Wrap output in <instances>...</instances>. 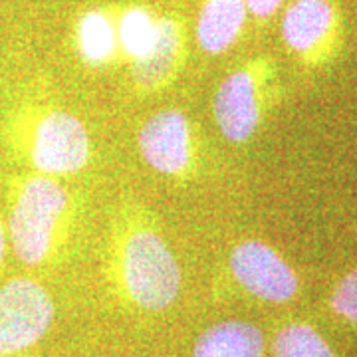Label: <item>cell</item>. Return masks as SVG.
<instances>
[{
  "label": "cell",
  "instance_id": "1",
  "mask_svg": "<svg viewBox=\"0 0 357 357\" xmlns=\"http://www.w3.org/2000/svg\"><path fill=\"white\" fill-rule=\"evenodd\" d=\"M105 280L117 302L139 314H161L183 292V270L151 206L123 197L109 217Z\"/></svg>",
  "mask_w": 357,
  "mask_h": 357
},
{
  "label": "cell",
  "instance_id": "2",
  "mask_svg": "<svg viewBox=\"0 0 357 357\" xmlns=\"http://www.w3.org/2000/svg\"><path fill=\"white\" fill-rule=\"evenodd\" d=\"M77 229V199L62 178L24 175L13 181L8 241L14 256L30 268L66 258Z\"/></svg>",
  "mask_w": 357,
  "mask_h": 357
},
{
  "label": "cell",
  "instance_id": "3",
  "mask_svg": "<svg viewBox=\"0 0 357 357\" xmlns=\"http://www.w3.org/2000/svg\"><path fill=\"white\" fill-rule=\"evenodd\" d=\"M10 141L34 173L56 178L82 173L93 155L88 126L56 105L30 103L18 109L10 121Z\"/></svg>",
  "mask_w": 357,
  "mask_h": 357
},
{
  "label": "cell",
  "instance_id": "4",
  "mask_svg": "<svg viewBox=\"0 0 357 357\" xmlns=\"http://www.w3.org/2000/svg\"><path fill=\"white\" fill-rule=\"evenodd\" d=\"M278 62L255 54L220 79L213 98L217 129L232 145H246L258 135L270 112L282 100Z\"/></svg>",
  "mask_w": 357,
  "mask_h": 357
},
{
  "label": "cell",
  "instance_id": "5",
  "mask_svg": "<svg viewBox=\"0 0 357 357\" xmlns=\"http://www.w3.org/2000/svg\"><path fill=\"white\" fill-rule=\"evenodd\" d=\"M137 151L157 175L187 185L201 177L204 143L199 123L175 107L149 115L137 131Z\"/></svg>",
  "mask_w": 357,
  "mask_h": 357
},
{
  "label": "cell",
  "instance_id": "6",
  "mask_svg": "<svg viewBox=\"0 0 357 357\" xmlns=\"http://www.w3.org/2000/svg\"><path fill=\"white\" fill-rule=\"evenodd\" d=\"M280 34L302 70H328L345 50L344 8L337 0H292L282 14Z\"/></svg>",
  "mask_w": 357,
  "mask_h": 357
},
{
  "label": "cell",
  "instance_id": "7",
  "mask_svg": "<svg viewBox=\"0 0 357 357\" xmlns=\"http://www.w3.org/2000/svg\"><path fill=\"white\" fill-rule=\"evenodd\" d=\"M56 319L52 294L32 278H13L0 288V357H26Z\"/></svg>",
  "mask_w": 357,
  "mask_h": 357
},
{
  "label": "cell",
  "instance_id": "8",
  "mask_svg": "<svg viewBox=\"0 0 357 357\" xmlns=\"http://www.w3.org/2000/svg\"><path fill=\"white\" fill-rule=\"evenodd\" d=\"M229 272L244 292L264 304H290L302 290L292 264L260 238H243L232 246Z\"/></svg>",
  "mask_w": 357,
  "mask_h": 357
},
{
  "label": "cell",
  "instance_id": "9",
  "mask_svg": "<svg viewBox=\"0 0 357 357\" xmlns=\"http://www.w3.org/2000/svg\"><path fill=\"white\" fill-rule=\"evenodd\" d=\"M189 60V30L181 13L159 14L153 44L128 66L135 96L151 98L173 88Z\"/></svg>",
  "mask_w": 357,
  "mask_h": 357
},
{
  "label": "cell",
  "instance_id": "10",
  "mask_svg": "<svg viewBox=\"0 0 357 357\" xmlns=\"http://www.w3.org/2000/svg\"><path fill=\"white\" fill-rule=\"evenodd\" d=\"M74 46L79 62L89 70H105L121 62L115 4L91 6L77 16Z\"/></svg>",
  "mask_w": 357,
  "mask_h": 357
},
{
  "label": "cell",
  "instance_id": "11",
  "mask_svg": "<svg viewBox=\"0 0 357 357\" xmlns=\"http://www.w3.org/2000/svg\"><path fill=\"white\" fill-rule=\"evenodd\" d=\"M250 14L244 0H201L195 38L203 54L222 56L243 36Z\"/></svg>",
  "mask_w": 357,
  "mask_h": 357
},
{
  "label": "cell",
  "instance_id": "12",
  "mask_svg": "<svg viewBox=\"0 0 357 357\" xmlns=\"http://www.w3.org/2000/svg\"><path fill=\"white\" fill-rule=\"evenodd\" d=\"M192 357H264L266 335L244 319H225L204 330L192 345Z\"/></svg>",
  "mask_w": 357,
  "mask_h": 357
},
{
  "label": "cell",
  "instance_id": "13",
  "mask_svg": "<svg viewBox=\"0 0 357 357\" xmlns=\"http://www.w3.org/2000/svg\"><path fill=\"white\" fill-rule=\"evenodd\" d=\"M159 14L145 4H115L117 40L121 62L129 66L139 60L153 44Z\"/></svg>",
  "mask_w": 357,
  "mask_h": 357
},
{
  "label": "cell",
  "instance_id": "14",
  "mask_svg": "<svg viewBox=\"0 0 357 357\" xmlns=\"http://www.w3.org/2000/svg\"><path fill=\"white\" fill-rule=\"evenodd\" d=\"M270 351L274 357H337L330 342L310 321H288L274 333Z\"/></svg>",
  "mask_w": 357,
  "mask_h": 357
},
{
  "label": "cell",
  "instance_id": "15",
  "mask_svg": "<svg viewBox=\"0 0 357 357\" xmlns=\"http://www.w3.org/2000/svg\"><path fill=\"white\" fill-rule=\"evenodd\" d=\"M328 306L340 321L357 328V266L335 282L328 298Z\"/></svg>",
  "mask_w": 357,
  "mask_h": 357
},
{
  "label": "cell",
  "instance_id": "16",
  "mask_svg": "<svg viewBox=\"0 0 357 357\" xmlns=\"http://www.w3.org/2000/svg\"><path fill=\"white\" fill-rule=\"evenodd\" d=\"M250 18L258 26H266L276 14L280 13L286 0H244Z\"/></svg>",
  "mask_w": 357,
  "mask_h": 357
},
{
  "label": "cell",
  "instance_id": "17",
  "mask_svg": "<svg viewBox=\"0 0 357 357\" xmlns=\"http://www.w3.org/2000/svg\"><path fill=\"white\" fill-rule=\"evenodd\" d=\"M4 252H6V230H4L2 220H0V266H2V260H4Z\"/></svg>",
  "mask_w": 357,
  "mask_h": 357
}]
</instances>
